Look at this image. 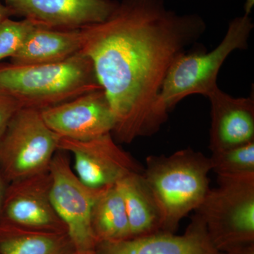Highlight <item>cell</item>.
<instances>
[{
    "label": "cell",
    "instance_id": "d4e9b609",
    "mask_svg": "<svg viewBox=\"0 0 254 254\" xmlns=\"http://www.w3.org/2000/svg\"><path fill=\"white\" fill-rule=\"evenodd\" d=\"M76 254H95V252H87V253H77Z\"/></svg>",
    "mask_w": 254,
    "mask_h": 254
},
{
    "label": "cell",
    "instance_id": "e0dca14e",
    "mask_svg": "<svg viewBox=\"0 0 254 254\" xmlns=\"http://www.w3.org/2000/svg\"><path fill=\"white\" fill-rule=\"evenodd\" d=\"M91 225L98 243L131 238L125 202L117 185L103 189L95 200Z\"/></svg>",
    "mask_w": 254,
    "mask_h": 254
},
{
    "label": "cell",
    "instance_id": "d6986e66",
    "mask_svg": "<svg viewBox=\"0 0 254 254\" xmlns=\"http://www.w3.org/2000/svg\"><path fill=\"white\" fill-rule=\"evenodd\" d=\"M34 27L27 19L14 21L7 18L0 23V63L19 51Z\"/></svg>",
    "mask_w": 254,
    "mask_h": 254
},
{
    "label": "cell",
    "instance_id": "7c38bea8",
    "mask_svg": "<svg viewBox=\"0 0 254 254\" xmlns=\"http://www.w3.org/2000/svg\"><path fill=\"white\" fill-rule=\"evenodd\" d=\"M95 254H222L212 243L204 222L195 213L182 235L159 232L148 236L97 244Z\"/></svg>",
    "mask_w": 254,
    "mask_h": 254
},
{
    "label": "cell",
    "instance_id": "cb8c5ba5",
    "mask_svg": "<svg viewBox=\"0 0 254 254\" xmlns=\"http://www.w3.org/2000/svg\"><path fill=\"white\" fill-rule=\"evenodd\" d=\"M254 4V0H247L245 4V14L249 15L252 11Z\"/></svg>",
    "mask_w": 254,
    "mask_h": 254
},
{
    "label": "cell",
    "instance_id": "44dd1931",
    "mask_svg": "<svg viewBox=\"0 0 254 254\" xmlns=\"http://www.w3.org/2000/svg\"><path fill=\"white\" fill-rule=\"evenodd\" d=\"M222 254H254V243L234 247Z\"/></svg>",
    "mask_w": 254,
    "mask_h": 254
},
{
    "label": "cell",
    "instance_id": "2e32d148",
    "mask_svg": "<svg viewBox=\"0 0 254 254\" xmlns=\"http://www.w3.org/2000/svg\"><path fill=\"white\" fill-rule=\"evenodd\" d=\"M67 232L0 225V254H76Z\"/></svg>",
    "mask_w": 254,
    "mask_h": 254
},
{
    "label": "cell",
    "instance_id": "ba28073f",
    "mask_svg": "<svg viewBox=\"0 0 254 254\" xmlns=\"http://www.w3.org/2000/svg\"><path fill=\"white\" fill-rule=\"evenodd\" d=\"M58 150L73 155L74 173L91 188L113 186L130 174L143 173L141 165L118 145L112 133L87 141L62 138Z\"/></svg>",
    "mask_w": 254,
    "mask_h": 254
},
{
    "label": "cell",
    "instance_id": "8992f818",
    "mask_svg": "<svg viewBox=\"0 0 254 254\" xmlns=\"http://www.w3.org/2000/svg\"><path fill=\"white\" fill-rule=\"evenodd\" d=\"M60 138L41 111L18 110L0 138V170L6 183L49 171Z\"/></svg>",
    "mask_w": 254,
    "mask_h": 254
},
{
    "label": "cell",
    "instance_id": "603a6c76",
    "mask_svg": "<svg viewBox=\"0 0 254 254\" xmlns=\"http://www.w3.org/2000/svg\"><path fill=\"white\" fill-rule=\"evenodd\" d=\"M11 16V11L8 9L7 6L0 2V23L2 22L6 18H9Z\"/></svg>",
    "mask_w": 254,
    "mask_h": 254
},
{
    "label": "cell",
    "instance_id": "7a4b0ae2",
    "mask_svg": "<svg viewBox=\"0 0 254 254\" xmlns=\"http://www.w3.org/2000/svg\"><path fill=\"white\" fill-rule=\"evenodd\" d=\"M0 89L16 100L21 108L42 111L103 88L91 60L79 52L58 63H1Z\"/></svg>",
    "mask_w": 254,
    "mask_h": 254
},
{
    "label": "cell",
    "instance_id": "52a82bcc",
    "mask_svg": "<svg viewBox=\"0 0 254 254\" xmlns=\"http://www.w3.org/2000/svg\"><path fill=\"white\" fill-rule=\"evenodd\" d=\"M50 198L64 224L77 253L95 252L96 239L91 225L92 209L103 189H93L79 180L67 153L58 150L50 165Z\"/></svg>",
    "mask_w": 254,
    "mask_h": 254
},
{
    "label": "cell",
    "instance_id": "30bf717a",
    "mask_svg": "<svg viewBox=\"0 0 254 254\" xmlns=\"http://www.w3.org/2000/svg\"><path fill=\"white\" fill-rule=\"evenodd\" d=\"M47 126L60 138L87 141L113 133L115 120L103 89L88 92L41 111Z\"/></svg>",
    "mask_w": 254,
    "mask_h": 254
},
{
    "label": "cell",
    "instance_id": "4fadbf2b",
    "mask_svg": "<svg viewBox=\"0 0 254 254\" xmlns=\"http://www.w3.org/2000/svg\"><path fill=\"white\" fill-rule=\"evenodd\" d=\"M207 98L210 103L211 152L220 151L254 141V96L235 98L218 88Z\"/></svg>",
    "mask_w": 254,
    "mask_h": 254
},
{
    "label": "cell",
    "instance_id": "ac0fdd59",
    "mask_svg": "<svg viewBox=\"0 0 254 254\" xmlns=\"http://www.w3.org/2000/svg\"><path fill=\"white\" fill-rule=\"evenodd\" d=\"M212 171L217 176L254 175V141L229 149L212 152Z\"/></svg>",
    "mask_w": 254,
    "mask_h": 254
},
{
    "label": "cell",
    "instance_id": "9c48e42d",
    "mask_svg": "<svg viewBox=\"0 0 254 254\" xmlns=\"http://www.w3.org/2000/svg\"><path fill=\"white\" fill-rule=\"evenodd\" d=\"M49 171L8 184L0 225L38 230L67 232L50 198Z\"/></svg>",
    "mask_w": 254,
    "mask_h": 254
},
{
    "label": "cell",
    "instance_id": "277c9868",
    "mask_svg": "<svg viewBox=\"0 0 254 254\" xmlns=\"http://www.w3.org/2000/svg\"><path fill=\"white\" fill-rule=\"evenodd\" d=\"M254 25L249 15L234 19L218 47L210 52L191 50L180 55L169 70L161 90L162 102L169 112L189 95L208 97L218 88L222 65L232 52L245 50Z\"/></svg>",
    "mask_w": 254,
    "mask_h": 254
},
{
    "label": "cell",
    "instance_id": "8fae6325",
    "mask_svg": "<svg viewBox=\"0 0 254 254\" xmlns=\"http://www.w3.org/2000/svg\"><path fill=\"white\" fill-rule=\"evenodd\" d=\"M11 16L27 19L36 26L76 31L101 23L118 2L111 0H5Z\"/></svg>",
    "mask_w": 254,
    "mask_h": 254
},
{
    "label": "cell",
    "instance_id": "5bb4252c",
    "mask_svg": "<svg viewBox=\"0 0 254 254\" xmlns=\"http://www.w3.org/2000/svg\"><path fill=\"white\" fill-rule=\"evenodd\" d=\"M81 30L60 31L35 26L19 51L10 58L17 65L61 63L81 49Z\"/></svg>",
    "mask_w": 254,
    "mask_h": 254
},
{
    "label": "cell",
    "instance_id": "9a60e30c",
    "mask_svg": "<svg viewBox=\"0 0 254 254\" xmlns=\"http://www.w3.org/2000/svg\"><path fill=\"white\" fill-rule=\"evenodd\" d=\"M116 185L125 202L131 238L161 232V214L142 173L130 174Z\"/></svg>",
    "mask_w": 254,
    "mask_h": 254
},
{
    "label": "cell",
    "instance_id": "ffe728a7",
    "mask_svg": "<svg viewBox=\"0 0 254 254\" xmlns=\"http://www.w3.org/2000/svg\"><path fill=\"white\" fill-rule=\"evenodd\" d=\"M21 106L12 97L0 89V138Z\"/></svg>",
    "mask_w": 254,
    "mask_h": 254
},
{
    "label": "cell",
    "instance_id": "6da1fadb",
    "mask_svg": "<svg viewBox=\"0 0 254 254\" xmlns=\"http://www.w3.org/2000/svg\"><path fill=\"white\" fill-rule=\"evenodd\" d=\"M205 28L200 16L177 14L163 0H123L104 21L81 29L80 53L91 60L111 107L115 141L152 136L166 123L164 81Z\"/></svg>",
    "mask_w": 254,
    "mask_h": 254
},
{
    "label": "cell",
    "instance_id": "7402d4cb",
    "mask_svg": "<svg viewBox=\"0 0 254 254\" xmlns=\"http://www.w3.org/2000/svg\"><path fill=\"white\" fill-rule=\"evenodd\" d=\"M8 184L3 177L2 173L0 170V214H1V207H2L3 201H4L5 193H6V187Z\"/></svg>",
    "mask_w": 254,
    "mask_h": 254
},
{
    "label": "cell",
    "instance_id": "5b68a950",
    "mask_svg": "<svg viewBox=\"0 0 254 254\" xmlns=\"http://www.w3.org/2000/svg\"><path fill=\"white\" fill-rule=\"evenodd\" d=\"M195 210L219 252L254 243V175L218 176Z\"/></svg>",
    "mask_w": 254,
    "mask_h": 254
},
{
    "label": "cell",
    "instance_id": "3957f363",
    "mask_svg": "<svg viewBox=\"0 0 254 254\" xmlns=\"http://www.w3.org/2000/svg\"><path fill=\"white\" fill-rule=\"evenodd\" d=\"M210 158L190 148L147 157L142 175L161 214V232L174 233L199 207L210 190Z\"/></svg>",
    "mask_w": 254,
    "mask_h": 254
}]
</instances>
